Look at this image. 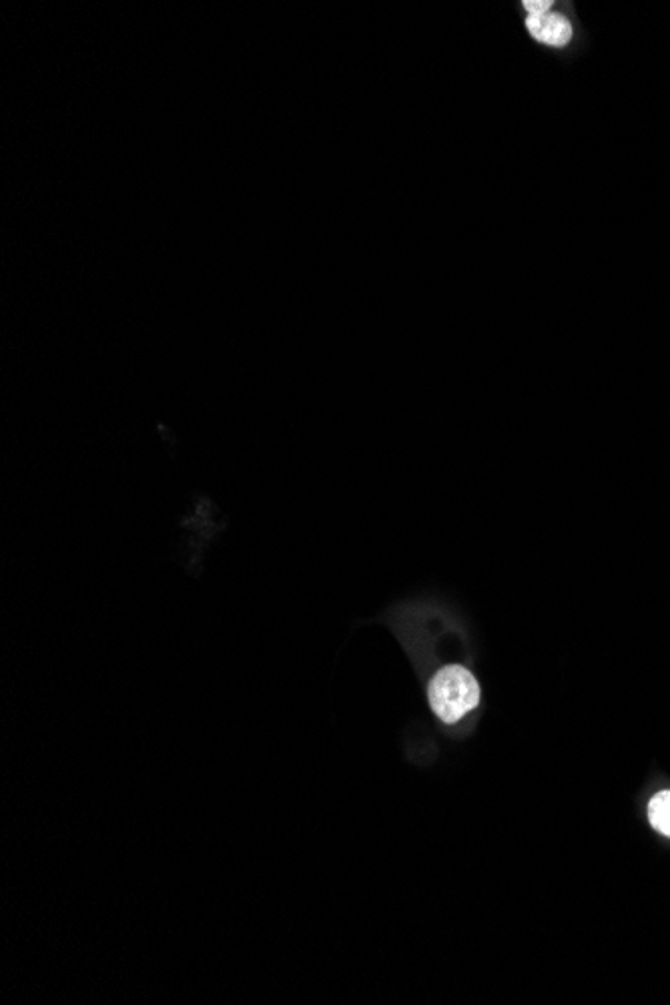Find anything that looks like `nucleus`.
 I'll use <instances>...</instances> for the list:
<instances>
[{"label": "nucleus", "instance_id": "3", "mask_svg": "<svg viewBox=\"0 0 670 1005\" xmlns=\"http://www.w3.org/2000/svg\"><path fill=\"white\" fill-rule=\"evenodd\" d=\"M649 818L652 828L670 838V791H662L650 801Z\"/></svg>", "mask_w": 670, "mask_h": 1005}, {"label": "nucleus", "instance_id": "4", "mask_svg": "<svg viewBox=\"0 0 670 1005\" xmlns=\"http://www.w3.org/2000/svg\"><path fill=\"white\" fill-rule=\"evenodd\" d=\"M550 7H552L550 0H526L524 2V9L528 14H545Z\"/></svg>", "mask_w": 670, "mask_h": 1005}, {"label": "nucleus", "instance_id": "1", "mask_svg": "<svg viewBox=\"0 0 670 1005\" xmlns=\"http://www.w3.org/2000/svg\"><path fill=\"white\" fill-rule=\"evenodd\" d=\"M428 701L440 721L458 723L461 717L480 704V684L464 667H444L429 681Z\"/></svg>", "mask_w": 670, "mask_h": 1005}, {"label": "nucleus", "instance_id": "2", "mask_svg": "<svg viewBox=\"0 0 670 1005\" xmlns=\"http://www.w3.org/2000/svg\"><path fill=\"white\" fill-rule=\"evenodd\" d=\"M526 27L536 41L545 42L550 47H565L572 39V27L560 14L545 12V14H530Z\"/></svg>", "mask_w": 670, "mask_h": 1005}]
</instances>
